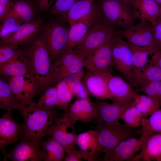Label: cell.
<instances>
[{"label": "cell", "mask_w": 161, "mask_h": 161, "mask_svg": "<svg viewBox=\"0 0 161 161\" xmlns=\"http://www.w3.org/2000/svg\"><path fill=\"white\" fill-rule=\"evenodd\" d=\"M117 35L111 39L114 67L131 86H135L132 54L127 41Z\"/></svg>", "instance_id": "6"}, {"label": "cell", "mask_w": 161, "mask_h": 161, "mask_svg": "<svg viewBox=\"0 0 161 161\" xmlns=\"http://www.w3.org/2000/svg\"><path fill=\"white\" fill-rule=\"evenodd\" d=\"M100 161L99 157L93 156L86 152L77 149L75 147L66 153L63 159L64 161Z\"/></svg>", "instance_id": "39"}, {"label": "cell", "mask_w": 161, "mask_h": 161, "mask_svg": "<svg viewBox=\"0 0 161 161\" xmlns=\"http://www.w3.org/2000/svg\"><path fill=\"white\" fill-rule=\"evenodd\" d=\"M81 80H79L75 82L72 89L73 96H75L78 99L91 100Z\"/></svg>", "instance_id": "41"}, {"label": "cell", "mask_w": 161, "mask_h": 161, "mask_svg": "<svg viewBox=\"0 0 161 161\" xmlns=\"http://www.w3.org/2000/svg\"><path fill=\"white\" fill-rule=\"evenodd\" d=\"M94 102L98 109L101 121L110 126L120 123L119 120L122 114L132 104H122L114 102L109 103L98 100Z\"/></svg>", "instance_id": "21"}, {"label": "cell", "mask_w": 161, "mask_h": 161, "mask_svg": "<svg viewBox=\"0 0 161 161\" xmlns=\"http://www.w3.org/2000/svg\"><path fill=\"white\" fill-rule=\"evenodd\" d=\"M95 128L98 134L99 144L104 155L110 153L120 142L138 135L135 128L121 123L110 126L102 122L97 124Z\"/></svg>", "instance_id": "4"}, {"label": "cell", "mask_w": 161, "mask_h": 161, "mask_svg": "<svg viewBox=\"0 0 161 161\" xmlns=\"http://www.w3.org/2000/svg\"><path fill=\"white\" fill-rule=\"evenodd\" d=\"M158 80H161V68L149 61L143 69L135 75V86H142Z\"/></svg>", "instance_id": "29"}, {"label": "cell", "mask_w": 161, "mask_h": 161, "mask_svg": "<svg viewBox=\"0 0 161 161\" xmlns=\"http://www.w3.org/2000/svg\"><path fill=\"white\" fill-rule=\"evenodd\" d=\"M111 39L84 59V67L93 71L112 74L114 63Z\"/></svg>", "instance_id": "11"}, {"label": "cell", "mask_w": 161, "mask_h": 161, "mask_svg": "<svg viewBox=\"0 0 161 161\" xmlns=\"http://www.w3.org/2000/svg\"><path fill=\"white\" fill-rule=\"evenodd\" d=\"M155 1L159 6L161 5V0H154Z\"/></svg>", "instance_id": "49"}, {"label": "cell", "mask_w": 161, "mask_h": 161, "mask_svg": "<svg viewBox=\"0 0 161 161\" xmlns=\"http://www.w3.org/2000/svg\"><path fill=\"white\" fill-rule=\"evenodd\" d=\"M8 83L14 95L22 106L36 103L33 98L39 92L35 80L30 74L9 77Z\"/></svg>", "instance_id": "9"}, {"label": "cell", "mask_w": 161, "mask_h": 161, "mask_svg": "<svg viewBox=\"0 0 161 161\" xmlns=\"http://www.w3.org/2000/svg\"><path fill=\"white\" fill-rule=\"evenodd\" d=\"M141 123V128L137 130L138 136L161 132V109L154 112L149 117H143Z\"/></svg>", "instance_id": "33"}, {"label": "cell", "mask_w": 161, "mask_h": 161, "mask_svg": "<svg viewBox=\"0 0 161 161\" xmlns=\"http://www.w3.org/2000/svg\"><path fill=\"white\" fill-rule=\"evenodd\" d=\"M0 73L7 78L31 75L29 66L24 56L10 60L0 65Z\"/></svg>", "instance_id": "27"}, {"label": "cell", "mask_w": 161, "mask_h": 161, "mask_svg": "<svg viewBox=\"0 0 161 161\" xmlns=\"http://www.w3.org/2000/svg\"><path fill=\"white\" fill-rule=\"evenodd\" d=\"M153 134H144L139 138L133 137L120 142L110 153L104 155L103 160L132 161L136 154L144 147Z\"/></svg>", "instance_id": "10"}, {"label": "cell", "mask_w": 161, "mask_h": 161, "mask_svg": "<svg viewBox=\"0 0 161 161\" xmlns=\"http://www.w3.org/2000/svg\"><path fill=\"white\" fill-rule=\"evenodd\" d=\"M1 22L0 28L10 27L17 24L23 23L18 18L12 16L8 17L5 18Z\"/></svg>", "instance_id": "45"}, {"label": "cell", "mask_w": 161, "mask_h": 161, "mask_svg": "<svg viewBox=\"0 0 161 161\" xmlns=\"http://www.w3.org/2000/svg\"><path fill=\"white\" fill-rule=\"evenodd\" d=\"M98 0L103 24L124 29L135 23L137 18L129 4L117 0Z\"/></svg>", "instance_id": "3"}, {"label": "cell", "mask_w": 161, "mask_h": 161, "mask_svg": "<svg viewBox=\"0 0 161 161\" xmlns=\"http://www.w3.org/2000/svg\"><path fill=\"white\" fill-rule=\"evenodd\" d=\"M135 91L136 93L142 92L161 104V80L150 82L140 86Z\"/></svg>", "instance_id": "38"}, {"label": "cell", "mask_w": 161, "mask_h": 161, "mask_svg": "<svg viewBox=\"0 0 161 161\" xmlns=\"http://www.w3.org/2000/svg\"><path fill=\"white\" fill-rule=\"evenodd\" d=\"M64 113L74 126L78 121L96 124L103 122L97 107L91 100L78 99L71 104Z\"/></svg>", "instance_id": "12"}, {"label": "cell", "mask_w": 161, "mask_h": 161, "mask_svg": "<svg viewBox=\"0 0 161 161\" xmlns=\"http://www.w3.org/2000/svg\"><path fill=\"white\" fill-rule=\"evenodd\" d=\"M110 74L86 69L83 72L81 80L88 95L98 100H112L107 86L108 78Z\"/></svg>", "instance_id": "14"}, {"label": "cell", "mask_w": 161, "mask_h": 161, "mask_svg": "<svg viewBox=\"0 0 161 161\" xmlns=\"http://www.w3.org/2000/svg\"><path fill=\"white\" fill-rule=\"evenodd\" d=\"M153 26L154 41L161 48V17H158Z\"/></svg>", "instance_id": "43"}, {"label": "cell", "mask_w": 161, "mask_h": 161, "mask_svg": "<svg viewBox=\"0 0 161 161\" xmlns=\"http://www.w3.org/2000/svg\"><path fill=\"white\" fill-rule=\"evenodd\" d=\"M69 29L65 24L55 21H50L44 26L41 32L46 40L52 62H55L64 52Z\"/></svg>", "instance_id": "7"}, {"label": "cell", "mask_w": 161, "mask_h": 161, "mask_svg": "<svg viewBox=\"0 0 161 161\" xmlns=\"http://www.w3.org/2000/svg\"><path fill=\"white\" fill-rule=\"evenodd\" d=\"M22 24H17L10 27L0 28V39L9 36L15 32Z\"/></svg>", "instance_id": "44"}, {"label": "cell", "mask_w": 161, "mask_h": 161, "mask_svg": "<svg viewBox=\"0 0 161 161\" xmlns=\"http://www.w3.org/2000/svg\"><path fill=\"white\" fill-rule=\"evenodd\" d=\"M43 19L38 18L23 23L15 32L1 39L0 44L26 46L42 30Z\"/></svg>", "instance_id": "17"}, {"label": "cell", "mask_w": 161, "mask_h": 161, "mask_svg": "<svg viewBox=\"0 0 161 161\" xmlns=\"http://www.w3.org/2000/svg\"><path fill=\"white\" fill-rule=\"evenodd\" d=\"M18 47L13 45L0 44V65L10 60L24 57L23 51Z\"/></svg>", "instance_id": "36"}, {"label": "cell", "mask_w": 161, "mask_h": 161, "mask_svg": "<svg viewBox=\"0 0 161 161\" xmlns=\"http://www.w3.org/2000/svg\"><path fill=\"white\" fill-rule=\"evenodd\" d=\"M142 112L143 117L147 118L160 109L161 104L158 101L147 96L136 92L133 102Z\"/></svg>", "instance_id": "32"}, {"label": "cell", "mask_w": 161, "mask_h": 161, "mask_svg": "<svg viewBox=\"0 0 161 161\" xmlns=\"http://www.w3.org/2000/svg\"><path fill=\"white\" fill-rule=\"evenodd\" d=\"M129 4L137 18L155 23L160 12V6L154 0H133Z\"/></svg>", "instance_id": "23"}, {"label": "cell", "mask_w": 161, "mask_h": 161, "mask_svg": "<svg viewBox=\"0 0 161 161\" xmlns=\"http://www.w3.org/2000/svg\"><path fill=\"white\" fill-rule=\"evenodd\" d=\"M161 158V131L153 134L132 161H159Z\"/></svg>", "instance_id": "24"}, {"label": "cell", "mask_w": 161, "mask_h": 161, "mask_svg": "<svg viewBox=\"0 0 161 161\" xmlns=\"http://www.w3.org/2000/svg\"><path fill=\"white\" fill-rule=\"evenodd\" d=\"M24 120L21 124V140L34 142L41 145L43 138L48 136L57 117L54 108L46 109L37 103L22 106L18 110Z\"/></svg>", "instance_id": "2"}, {"label": "cell", "mask_w": 161, "mask_h": 161, "mask_svg": "<svg viewBox=\"0 0 161 161\" xmlns=\"http://www.w3.org/2000/svg\"><path fill=\"white\" fill-rule=\"evenodd\" d=\"M129 4L133 0H117Z\"/></svg>", "instance_id": "48"}, {"label": "cell", "mask_w": 161, "mask_h": 161, "mask_svg": "<svg viewBox=\"0 0 161 161\" xmlns=\"http://www.w3.org/2000/svg\"><path fill=\"white\" fill-rule=\"evenodd\" d=\"M34 10L29 2L24 0H15L4 19L8 17H13L24 23L34 20Z\"/></svg>", "instance_id": "28"}, {"label": "cell", "mask_w": 161, "mask_h": 161, "mask_svg": "<svg viewBox=\"0 0 161 161\" xmlns=\"http://www.w3.org/2000/svg\"><path fill=\"white\" fill-rule=\"evenodd\" d=\"M83 61L74 49L65 51L53 64L55 85L58 82L69 76L83 71Z\"/></svg>", "instance_id": "13"}, {"label": "cell", "mask_w": 161, "mask_h": 161, "mask_svg": "<svg viewBox=\"0 0 161 161\" xmlns=\"http://www.w3.org/2000/svg\"><path fill=\"white\" fill-rule=\"evenodd\" d=\"M160 12H159V15L158 17H161V5L160 6Z\"/></svg>", "instance_id": "50"}, {"label": "cell", "mask_w": 161, "mask_h": 161, "mask_svg": "<svg viewBox=\"0 0 161 161\" xmlns=\"http://www.w3.org/2000/svg\"><path fill=\"white\" fill-rule=\"evenodd\" d=\"M102 23L100 9L70 26L65 51L72 49L92 28Z\"/></svg>", "instance_id": "16"}, {"label": "cell", "mask_w": 161, "mask_h": 161, "mask_svg": "<svg viewBox=\"0 0 161 161\" xmlns=\"http://www.w3.org/2000/svg\"><path fill=\"white\" fill-rule=\"evenodd\" d=\"M44 161H62L66 154L65 148L53 138L50 137L41 143Z\"/></svg>", "instance_id": "30"}, {"label": "cell", "mask_w": 161, "mask_h": 161, "mask_svg": "<svg viewBox=\"0 0 161 161\" xmlns=\"http://www.w3.org/2000/svg\"><path fill=\"white\" fill-rule=\"evenodd\" d=\"M159 161H161V158L160 159Z\"/></svg>", "instance_id": "51"}, {"label": "cell", "mask_w": 161, "mask_h": 161, "mask_svg": "<svg viewBox=\"0 0 161 161\" xmlns=\"http://www.w3.org/2000/svg\"><path fill=\"white\" fill-rule=\"evenodd\" d=\"M40 145L34 142L21 140L5 156V158L13 161H42L43 160L44 152Z\"/></svg>", "instance_id": "19"}, {"label": "cell", "mask_w": 161, "mask_h": 161, "mask_svg": "<svg viewBox=\"0 0 161 161\" xmlns=\"http://www.w3.org/2000/svg\"><path fill=\"white\" fill-rule=\"evenodd\" d=\"M13 0H0V20L1 22L11 9Z\"/></svg>", "instance_id": "42"}, {"label": "cell", "mask_w": 161, "mask_h": 161, "mask_svg": "<svg viewBox=\"0 0 161 161\" xmlns=\"http://www.w3.org/2000/svg\"><path fill=\"white\" fill-rule=\"evenodd\" d=\"M107 86L113 102L122 104L132 103L136 92L131 85L120 76L109 75Z\"/></svg>", "instance_id": "18"}, {"label": "cell", "mask_w": 161, "mask_h": 161, "mask_svg": "<svg viewBox=\"0 0 161 161\" xmlns=\"http://www.w3.org/2000/svg\"><path fill=\"white\" fill-rule=\"evenodd\" d=\"M21 124L13 118L11 113L7 112L0 118V149H4L10 144L20 138Z\"/></svg>", "instance_id": "20"}, {"label": "cell", "mask_w": 161, "mask_h": 161, "mask_svg": "<svg viewBox=\"0 0 161 161\" xmlns=\"http://www.w3.org/2000/svg\"><path fill=\"white\" fill-rule=\"evenodd\" d=\"M23 51L29 66L31 75L35 79L38 92L55 86L53 64L47 44L41 32L38 34Z\"/></svg>", "instance_id": "1"}, {"label": "cell", "mask_w": 161, "mask_h": 161, "mask_svg": "<svg viewBox=\"0 0 161 161\" xmlns=\"http://www.w3.org/2000/svg\"><path fill=\"white\" fill-rule=\"evenodd\" d=\"M150 61L157 65L161 68V49L153 53Z\"/></svg>", "instance_id": "47"}, {"label": "cell", "mask_w": 161, "mask_h": 161, "mask_svg": "<svg viewBox=\"0 0 161 161\" xmlns=\"http://www.w3.org/2000/svg\"><path fill=\"white\" fill-rule=\"evenodd\" d=\"M57 97L55 86H51L44 91L41 96L37 105L46 109H52L56 106Z\"/></svg>", "instance_id": "37"}, {"label": "cell", "mask_w": 161, "mask_h": 161, "mask_svg": "<svg viewBox=\"0 0 161 161\" xmlns=\"http://www.w3.org/2000/svg\"><path fill=\"white\" fill-rule=\"evenodd\" d=\"M117 30L101 23L90 29L72 49L83 60L91 53L117 35Z\"/></svg>", "instance_id": "5"}, {"label": "cell", "mask_w": 161, "mask_h": 161, "mask_svg": "<svg viewBox=\"0 0 161 161\" xmlns=\"http://www.w3.org/2000/svg\"><path fill=\"white\" fill-rule=\"evenodd\" d=\"M55 140L65 148L66 153L75 147L78 135L73 125L64 113L61 117H57L48 136Z\"/></svg>", "instance_id": "15"}, {"label": "cell", "mask_w": 161, "mask_h": 161, "mask_svg": "<svg viewBox=\"0 0 161 161\" xmlns=\"http://www.w3.org/2000/svg\"><path fill=\"white\" fill-rule=\"evenodd\" d=\"M55 0H37L38 5L42 11L47 10Z\"/></svg>", "instance_id": "46"}, {"label": "cell", "mask_w": 161, "mask_h": 161, "mask_svg": "<svg viewBox=\"0 0 161 161\" xmlns=\"http://www.w3.org/2000/svg\"><path fill=\"white\" fill-rule=\"evenodd\" d=\"M21 105L12 92L8 83L0 80V108L11 113L13 109L18 111Z\"/></svg>", "instance_id": "31"}, {"label": "cell", "mask_w": 161, "mask_h": 161, "mask_svg": "<svg viewBox=\"0 0 161 161\" xmlns=\"http://www.w3.org/2000/svg\"><path fill=\"white\" fill-rule=\"evenodd\" d=\"M100 8L99 2L97 3L95 0H80L67 12L61 15L70 26Z\"/></svg>", "instance_id": "22"}, {"label": "cell", "mask_w": 161, "mask_h": 161, "mask_svg": "<svg viewBox=\"0 0 161 161\" xmlns=\"http://www.w3.org/2000/svg\"><path fill=\"white\" fill-rule=\"evenodd\" d=\"M143 118L142 112L132 102L123 113L120 120L123 121L124 124L127 126L136 128L141 126Z\"/></svg>", "instance_id": "35"}, {"label": "cell", "mask_w": 161, "mask_h": 161, "mask_svg": "<svg viewBox=\"0 0 161 161\" xmlns=\"http://www.w3.org/2000/svg\"><path fill=\"white\" fill-rule=\"evenodd\" d=\"M57 97V107L65 112L71 104L73 96L68 85L66 78L58 82L56 85Z\"/></svg>", "instance_id": "34"}, {"label": "cell", "mask_w": 161, "mask_h": 161, "mask_svg": "<svg viewBox=\"0 0 161 161\" xmlns=\"http://www.w3.org/2000/svg\"></svg>", "instance_id": "52"}, {"label": "cell", "mask_w": 161, "mask_h": 161, "mask_svg": "<svg viewBox=\"0 0 161 161\" xmlns=\"http://www.w3.org/2000/svg\"><path fill=\"white\" fill-rule=\"evenodd\" d=\"M80 0H55L50 10L52 15H62L67 12Z\"/></svg>", "instance_id": "40"}, {"label": "cell", "mask_w": 161, "mask_h": 161, "mask_svg": "<svg viewBox=\"0 0 161 161\" xmlns=\"http://www.w3.org/2000/svg\"><path fill=\"white\" fill-rule=\"evenodd\" d=\"M117 35L132 44L142 47H160L154 40L153 26L151 23L144 19L131 26L122 30L118 29Z\"/></svg>", "instance_id": "8"}, {"label": "cell", "mask_w": 161, "mask_h": 161, "mask_svg": "<svg viewBox=\"0 0 161 161\" xmlns=\"http://www.w3.org/2000/svg\"><path fill=\"white\" fill-rule=\"evenodd\" d=\"M76 145L80 150L95 157H99L102 153L95 130H91L78 135Z\"/></svg>", "instance_id": "25"}, {"label": "cell", "mask_w": 161, "mask_h": 161, "mask_svg": "<svg viewBox=\"0 0 161 161\" xmlns=\"http://www.w3.org/2000/svg\"><path fill=\"white\" fill-rule=\"evenodd\" d=\"M128 42L132 52L135 76L149 63L148 56L158 49L153 46L142 47Z\"/></svg>", "instance_id": "26"}]
</instances>
